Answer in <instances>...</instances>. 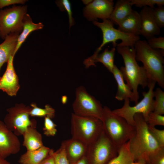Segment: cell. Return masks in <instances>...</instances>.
<instances>
[{
  "label": "cell",
  "mask_w": 164,
  "mask_h": 164,
  "mask_svg": "<svg viewBox=\"0 0 164 164\" xmlns=\"http://www.w3.org/2000/svg\"><path fill=\"white\" fill-rule=\"evenodd\" d=\"M135 133L129 141L130 151L135 161L149 164L157 154L164 150L149 131L148 124L142 114L138 113L134 117Z\"/></svg>",
  "instance_id": "obj_1"
},
{
  "label": "cell",
  "mask_w": 164,
  "mask_h": 164,
  "mask_svg": "<svg viewBox=\"0 0 164 164\" xmlns=\"http://www.w3.org/2000/svg\"><path fill=\"white\" fill-rule=\"evenodd\" d=\"M134 48L136 60L143 63L148 82L155 81L164 89V50L152 48L147 41L140 40L136 42Z\"/></svg>",
  "instance_id": "obj_2"
},
{
  "label": "cell",
  "mask_w": 164,
  "mask_h": 164,
  "mask_svg": "<svg viewBox=\"0 0 164 164\" xmlns=\"http://www.w3.org/2000/svg\"><path fill=\"white\" fill-rule=\"evenodd\" d=\"M117 50L122 56L125 64V67H121L120 70L124 80L132 92V102L136 104L139 99L138 86H141L143 88L147 86L146 73L143 67L139 66L137 62L134 47L117 46Z\"/></svg>",
  "instance_id": "obj_3"
},
{
  "label": "cell",
  "mask_w": 164,
  "mask_h": 164,
  "mask_svg": "<svg viewBox=\"0 0 164 164\" xmlns=\"http://www.w3.org/2000/svg\"><path fill=\"white\" fill-rule=\"evenodd\" d=\"M104 130L118 150L130 140L135 134L134 126L115 114L106 106L103 107L102 120Z\"/></svg>",
  "instance_id": "obj_4"
},
{
  "label": "cell",
  "mask_w": 164,
  "mask_h": 164,
  "mask_svg": "<svg viewBox=\"0 0 164 164\" xmlns=\"http://www.w3.org/2000/svg\"><path fill=\"white\" fill-rule=\"evenodd\" d=\"M71 122L72 138L80 141L87 145L94 141L103 130L101 121L94 117L73 113Z\"/></svg>",
  "instance_id": "obj_5"
},
{
  "label": "cell",
  "mask_w": 164,
  "mask_h": 164,
  "mask_svg": "<svg viewBox=\"0 0 164 164\" xmlns=\"http://www.w3.org/2000/svg\"><path fill=\"white\" fill-rule=\"evenodd\" d=\"M156 82L154 81L148 82L147 86L149 90L147 92H143L142 99L135 106H131L130 105V99L124 100L123 106L120 108L112 110L115 114L122 117L130 125L134 126V115L138 113L142 114L147 122L149 114L153 111L154 100L153 89Z\"/></svg>",
  "instance_id": "obj_6"
},
{
  "label": "cell",
  "mask_w": 164,
  "mask_h": 164,
  "mask_svg": "<svg viewBox=\"0 0 164 164\" xmlns=\"http://www.w3.org/2000/svg\"><path fill=\"white\" fill-rule=\"evenodd\" d=\"M118 150L103 130L87 146L85 156L88 164H108L118 155Z\"/></svg>",
  "instance_id": "obj_7"
},
{
  "label": "cell",
  "mask_w": 164,
  "mask_h": 164,
  "mask_svg": "<svg viewBox=\"0 0 164 164\" xmlns=\"http://www.w3.org/2000/svg\"><path fill=\"white\" fill-rule=\"evenodd\" d=\"M103 20L102 22L93 21L94 25L101 29L103 35L102 42L95 52L99 53L106 44L112 43L114 47L116 46L134 47L136 42L140 40L139 36L123 32L115 28L114 24L109 19Z\"/></svg>",
  "instance_id": "obj_8"
},
{
  "label": "cell",
  "mask_w": 164,
  "mask_h": 164,
  "mask_svg": "<svg viewBox=\"0 0 164 164\" xmlns=\"http://www.w3.org/2000/svg\"><path fill=\"white\" fill-rule=\"evenodd\" d=\"M31 107L22 104H16L7 110L4 122L11 131L17 136L22 135L29 127L36 128V121L29 118Z\"/></svg>",
  "instance_id": "obj_9"
},
{
  "label": "cell",
  "mask_w": 164,
  "mask_h": 164,
  "mask_svg": "<svg viewBox=\"0 0 164 164\" xmlns=\"http://www.w3.org/2000/svg\"><path fill=\"white\" fill-rule=\"evenodd\" d=\"M27 12L26 5L0 9V37L3 39L11 33L19 34L22 29L23 20Z\"/></svg>",
  "instance_id": "obj_10"
},
{
  "label": "cell",
  "mask_w": 164,
  "mask_h": 164,
  "mask_svg": "<svg viewBox=\"0 0 164 164\" xmlns=\"http://www.w3.org/2000/svg\"><path fill=\"white\" fill-rule=\"evenodd\" d=\"M75 94V99L72 104L74 113L78 115L96 118L102 121L103 107L99 101L88 93L82 86L77 88Z\"/></svg>",
  "instance_id": "obj_11"
},
{
  "label": "cell",
  "mask_w": 164,
  "mask_h": 164,
  "mask_svg": "<svg viewBox=\"0 0 164 164\" xmlns=\"http://www.w3.org/2000/svg\"><path fill=\"white\" fill-rule=\"evenodd\" d=\"M20 147L17 136L0 120V157L6 159L10 155L18 153Z\"/></svg>",
  "instance_id": "obj_12"
},
{
  "label": "cell",
  "mask_w": 164,
  "mask_h": 164,
  "mask_svg": "<svg viewBox=\"0 0 164 164\" xmlns=\"http://www.w3.org/2000/svg\"><path fill=\"white\" fill-rule=\"evenodd\" d=\"M112 0L92 1L84 8V16L90 21H96L97 18L109 19L114 7Z\"/></svg>",
  "instance_id": "obj_13"
},
{
  "label": "cell",
  "mask_w": 164,
  "mask_h": 164,
  "mask_svg": "<svg viewBox=\"0 0 164 164\" xmlns=\"http://www.w3.org/2000/svg\"><path fill=\"white\" fill-rule=\"evenodd\" d=\"M14 57L13 56H10L5 72L0 77V90L11 96L16 95L20 88L19 79L13 65Z\"/></svg>",
  "instance_id": "obj_14"
},
{
  "label": "cell",
  "mask_w": 164,
  "mask_h": 164,
  "mask_svg": "<svg viewBox=\"0 0 164 164\" xmlns=\"http://www.w3.org/2000/svg\"><path fill=\"white\" fill-rule=\"evenodd\" d=\"M139 13L141 20L140 34L147 39L159 34L160 29L153 19L152 8L147 6L144 7Z\"/></svg>",
  "instance_id": "obj_15"
},
{
  "label": "cell",
  "mask_w": 164,
  "mask_h": 164,
  "mask_svg": "<svg viewBox=\"0 0 164 164\" xmlns=\"http://www.w3.org/2000/svg\"><path fill=\"white\" fill-rule=\"evenodd\" d=\"M61 144L70 164H74L86 154L87 145L77 139L72 138Z\"/></svg>",
  "instance_id": "obj_16"
},
{
  "label": "cell",
  "mask_w": 164,
  "mask_h": 164,
  "mask_svg": "<svg viewBox=\"0 0 164 164\" xmlns=\"http://www.w3.org/2000/svg\"><path fill=\"white\" fill-rule=\"evenodd\" d=\"M115 50V47H114L111 50L106 48L100 54L94 53L93 55L84 60V63L86 68H88L91 66H95V63L100 62L112 73L115 65L114 61Z\"/></svg>",
  "instance_id": "obj_17"
},
{
  "label": "cell",
  "mask_w": 164,
  "mask_h": 164,
  "mask_svg": "<svg viewBox=\"0 0 164 164\" xmlns=\"http://www.w3.org/2000/svg\"><path fill=\"white\" fill-rule=\"evenodd\" d=\"M118 25V29L121 31L139 36L140 34L141 29L139 13L133 10Z\"/></svg>",
  "instance_id": "obj_18"
},
{
  "label": "cell",
  "mask_w": 164,
  "mask_h": 164,
  "mask_svg": "<svg viewBox=\"0 0 164 164\" xmlns=\"http://www.w3.org/2000/svg\"><path fill=\"white\" fill-rule=\"evenodd\" d=\"M19 34L18 33L10 34L0 44V70L3 65L7 62L10 56H14V53Z\"/></svg>",
  "instance_id": "obj_19"
},
{
  "label": "cell",
  "mask_w": 164,
  "mask_h": 164,
  "mask_svg": "<svg viewBox=\"0 0 164 164\" xmlns=\"http://www.w3.org/2000/svg\"><path fill=\"white\" fill-rule=\"evenodd\" d=\"M44 25L41 22L38 23H34L30 15L27 13L26 14L23 19L22 29L18 38L14 55L15 56L22 43L31 32L42 29Z\"/></svg>",
  "instance_id": "obj_20"
},
{
  "label": "cell",
  "mask_w": 164,
  "mask_h": 164,
  "mask_svg": "<svg viewBox=\"0 0 164 164\" xmlns=\"http://www.w3.org/2000/svg\"><path fill=\"white\" fill-rule=\"evenodd\" d=\"M130 0H118L116 2L109 19L114 24L118 25L133 11Z\"/></svg>",
  "instance_id": "obj_21"
},
{
  "label": "cell",
  "mask_w": 164,
  "mask_h": 164,
  "mask_svg": "<svg viewBox=\"0 0 164 164\" xmlns=\"http://www.w3.org/2000/svg\"><path fill=\"white\" fill-rule=\"evenodd\" d=\"M51 149L43 146L35 150L27 151L19 158L20 164H39L48 155Z\"/></svg>",
  "instance_id": "obj_22"
},
{
  "label": "cell",
  "mask_w": 164,
  "mask_h": 164,
  "mask_svg": "<svg viewBox=\"0 0 164 164\" xmlns=\"http://www.w3.org/2000/svg\"><path fill=\"white\" fill-rule=\"evenodd\" d=\"M112 73L118 85V90L115 98L119 101H122L127 98L132 102L133 93L128 86L124 82L122 75L120 70L115 65Z\"/></svg>",
  "instance_id": "obj_23"
},
{
  "label": "cell",
  "mask_w": 164,
  "mask_h": 164,
  "mask_svg": "<svg viewBox=\"0 0 164 164\" xmlns=\"http://www.w3.org/2000/svg\"><path fill=\"white\" fill-rule=\"evenodd\" d=\"M22 135V145L26 148L27 151L36 150L43 146L42 135L36 128L28 127Z\"/></svg>",
  "instance_id": "obj_24"
},
{
  "label": "cell",
  "mask_w": 164,
  "mask_h": 164,
  "mask_svg": "<svg viewBox=\"0 0 164 164\" xmlns=\"http://www.w3.org/2000/svg\"><path fill=\"white\" fill-rule=\"evenodd\" d=\"M129 141L118 150L117 155L108 164H132L135 159L130 150Z\"/></svg>",
  "instance_id": "obj_25"
},
{
  "label": "cell",
  "mask_w": 164,
  "mask_h": 164,
  "mask_svg": "<svg viewBox=\"0 0 164 164\" xmlns=\"http://www.w3.org/2000/svg\"><path fill=\"white\" fill-rule=\"evenodd\" d=\"M30 105L31 107L29 115L31 117H48L52 119L55 116V109L49 104H46L44 108L37 107L34 103H32Z\"/></svg>",
  "instance_id": "obj_26"
},
{
  "label": "cell",
  "mask_w": 164,
  "mask_h": 164,
  "mask_svg": "<svg viewBox=\"0 0 164 164\" xmlns=\"http://www.w3.org/2000/svg\"><path fill=\"white\" fill-rule=\"evenodd\" d=\"M154 100L153 112L162 115L164 114V92L159 87L154 91Z\"/></svg>",
  "instance_id": "obj_27"
},
{
  "label": "cell",
  "mask_w": 164,
  "mask_h": 164,
  "mask_svg": "<svg viewBox=\"0 0 164 164\" xmlns=\"http://www.w3.org/2000/svg\"><path fill=\"white\" fill-rule=\"evenodd\" d=\"M153 19L158 27L160 28L164 26V7L163 5H159L157 7L152 8Z\"/></svg>",
  "instance_id": "obj_28"
},
{
  "label": "cell",
  "mask_w": 164,
  "mask_h": 164,
  "mask_svg": "<svg viewBox=\"0 0 164 164\" xmlns=\"http://www.w3.org/2000/svg\"><path fill=\"white\" fill-rule=\"evenodd\" d=\"M130 3L132 6L133 5L137 7H144L147 6L152 8H154L155 5H163L164 0H130Z\"/></svg>",
  "instance_id": "obj_29"
},
{
  "label": "cell",
  "mask_w": 164,
  "mask_h": 164,
  "mask_svg": "<svg viewBox=\"0 0 164 164\" xmlns=\"http://www.w3.org/2000/svg\"><path fill=\"white\" fill-rule=\"evenodd\" d=\"M52 154L55 164H70L67 158L64 147L62 144L60 147L56 151H53Z\"/></svg>",
  "instance_id": "obj_30"
},
{
  "label": "cell",
  "mask_w": 164,
  "mask_h": 164,
  "mask_svg": "<svg viewBox=\"0 0 164 164\" xmlns=\"http://www.w3.org/2000/svg\"><path fill=\"white\" fill-rule=\"evenodd\" d=\"M56 125L49 117H44V127L43 128V134L47 136H53L57 132Z\"/></svg>",
  "instance_id": "obj_31"
},
{
  "label": "cell",
  "mask_w": 164,
  "mask_h": 164,
  "mask_svg": "<svg viewBox=\"0 0 164 164\" xmlns=\"http://www.w3.org/2000/svg\"><path fill=\"white\" fill-rule=\"evenodd\" d=\"M56 3L60 10L66 11L67 12L69 19L70 28L74 24V20L72 16L71 5L68 0H60L56 1Z\"/></svg>",
  "instance_id": "obj_32"
},
{
  "label": "cell",
  "mask_w": 164,
  "mask_h": 164,
  "mask_svg": "<svg viewBox=\"0 0 164 164\" xmlns=\"http://www.w3.org/2000/svg\"><path fill=\"white\" fill-rule=\"evenodd\" d=\"M147 123L149 126L155 127L156 125L164 126V116L153 112L149 114Z\"/></svg>",
  "instance_id": "obj_33"
},
{
  "label": "cell",
  "mask_w": 164,
  "mask_h": 164,
  "mask_svg": "<svg viewBox=\"0 0 164 164\" xmlns=\"http://www.w3.org/2000/svg\"><path fill=\"white\" fill-rule=\"evenodd\" d=\"M149 132L159 144L164 147V130H159L148 125Z\"/></svg>",
  "instance_id": "obj_34"
},
{
  "label": "cell",
  "mask_w": 164,
  "mask_h": 164,
  "mask_svg": "<svg viewBox=\"0 0 164 164\" xmlns=\"http://www.w3.org/2000/svg\"><path fill=\"white\" fill-rule=\"evenodd\" d=\"M148 45L152 48L155 49H161L164 50V37L155 36L147 39Z\"/></svg>",
  "instance_id": "obj_35"
},
{
  "label": "cell",
  "mask_w": 164,
  "mask_h": 164,
  "mask_svg": "<svg viewBox=\"0 0 164 164\" xmlns=\"http://www.w3.org/2000/svg\"><path fill=\"white\" fill-rule=\"evenodd\" d=\"M28 0H0V9L6 6L12 5H23Z\"/></svg>",
  "instance_id": "obj_36"
},
{
  "label": "cell",
  "mask_w": 164,
  "mask_h": 164,
  "mask_svg": "<svg viewBox=\"0 0 164 164\" xmlns=\"http://www.w3.org/2000/svg\"><path fill=\"white\" fill-rule=\"evenodd\" d=\"M149 164H164V150L155 155L150 160Z\"/></svg>",
  "instance_id": "obj_37"
},
{
  "label": "cell",
  "mask_w": 164,
  "mask_h": 164,
  "mask_svg": "<svg viewBox=\"0 0 164 164\" xmlns=\"http://www.w3.org/2000/svg\"><path fill=\"white\" fill-rule=\"evenodd\" d=\"M53 150L51 149L49 154L39 164H55L54 157L52 154Z\"/></svg>",
  "instance_id": "obj_38"
},
{
  "label": "cell",
  "mask_w": 164,
  "mask_h": 164,
  "mask_svg": "<svg viewBox=\"0 0 164 164\" xmlns=\"http://www.w3.org/2000/svg\"><path fill=\"white\" fill-rule=\"evenodd\" d=\"M74 164H88V162L85 155Z\"/></svg>",
  "instance_id": "obj_39"
},
{
  "label": "cell",
  "mask_w": 164,
  "mask_h": 164,
  "mask_svg": "<svg viewBox=\"0 0 164 164\" xmlns=\"http://www.w3.org/2000/svg\"><path fill=\"white\" fill-rule=\"evenodd\" d=\"M0 164H10V163L5 159L0 157Z\"/></svg>",
  "instance_id": "obj_40"
},
{
  "label": "cell",
  "mask_w": 164,
  "mask_h": 164,
  "mask_svg": "<svg viewBox=\"0 0 164 164\" xmlns=\"http://www.w3.org/2000/svg\"><path fill=\"white\" fill-rule=\"evenodd\" d=\"M61 101L63 104H65L67 102V97L65 96H63L62 97Z\"/></svg>",
  "instance_id": "obj_41"
},
{
  "label": "cell",
  "mask_w": 164,
  "mask_h": 164,
  "mask_svg": "<svg viewBox=\"0 0 164 164\" xmlns=\"http://www.w3.org/2000/svg\"><path fill=\"white\" fill-rule=\"evenodd\" d=\"M132 164H147L145 163L139 161H135L132 163Z\"/></svg>",
  "instance_id": "obj_42"
},
{
  "label": "cell",
  "mask_w": 164,
  "mask_h": 164,
  "mask_svg": "<svg viewBox=\"0 0 164 164\" xmlns=\"http://www.w3.org/2000/svg\"><path fill=\"white\" fill-rule=\"evenodd\" d=\"M83 2L84 4L88 5L92 2V0H83Z\"/></svg>",
  "instance_id": "obj_43"
}]
</instances>
